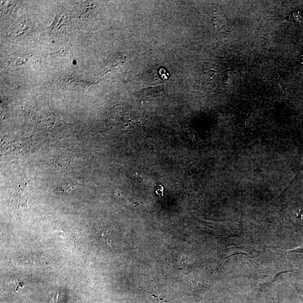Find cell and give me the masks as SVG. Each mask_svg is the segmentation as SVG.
Listing matches in <instances>:
<instances>
[{"mask_svg": "<svg viewBox=\"0 0 303 303\" xmlns=\"http://www.w3.org/2000/svg\"><path fill=\"white\" fill-rule=\"evenodd\" d=\"M164 86H157L144 89L142 91V93L147 97L155 98L160 96L164 93Z\"/></svg>", "mask_w": 303, "mask_h": 303, "instance_id": "cell-1", "label": "cell"}, {"mask_svg": "<svg viewBox=\"0 0 303 303\" xmlns=\"http://www.w3.org/2000/svg\"><path fill=\"white\" fill-rule=\"evenodd\" d=\"M289 251L290 252L303 253V244H302V246Z\"/></svg>", "mask_w": 303, "mask_h": 303, "instance_id": "cell-2", "label": "cell"}]
</instances>
